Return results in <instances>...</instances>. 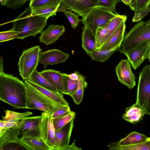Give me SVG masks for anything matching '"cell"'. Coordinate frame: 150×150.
<instances>
[{
    "instance_id": "obj_4",
    "label": "cell",
    "mask_w": 150,
    "mask_h": 150,
    "mask_svg": "<svg viewBox=\"0 0 150 150\" xmlns=\"http://www.w3.org/2000/svg\"><path fill=\"white\" fill-rule=\"evenodd\" d=\"M26 88V108L38 110L50 115L63 105L48 98L33 86L24 82Z\"/></svg>"
},
{
    "instance_id": "obj_33",
    "label": "cell",
    "mask_w": 150,
    "mask_h": 150,
    "mask_svg": "<svg viewBox=\"0 0 150 150\" xmlns=\"http://www.w3.org/2000/svg\"><path fill=\"white\" fill-rule=\"evenodd\" d=\"M23 149L31 150L22 142L19 138L8 141L0 147V150Z\"/></svg>"
},
{
    "instance_id": "obj_44",
    "label": "cell",
    "mask_w": 150,
    "mask_h": 150,
    "mask_svg": "<svg viewBox=\"0 0 150 150\" xmlns=\"http://www.w3.org/2000/svg\"><path fill=\"white\" fill-rule=\"evenodd\" d=\"M125 5L128 6L131 10L134 11V6L133 0H121Z\"/></svg>"
},
{
    "instance_id": "obj_43",
    "label": "cell",
    "mask_w": 150,
    "mask_h": 150,
    "mask_svg": "<svg viewBox=\"0 0 150 150\" xmlns=\"http://www.w3.org/2000/svg\"><path fill=\"white\" fill-rule=\"evenodd\" d=\"M80 73L77 71L68 74V76L71 79L74 81H78L79 79Z\"/></svg>"
},
{
    "instance_id": "obj_1",
    "label": "cell",
    "mask_w": 150,
    "mask_h": 150,
    "mask_svg": "<svg viewBox=\"0 0 150 150\" xmlns=\"http://www.w3.org/2000/svg\"><path fill=\"white\" fill-rule=\"evenodd\" d=\"M0 100L17 109L26 108V85L17 77L0 74Z\"/></svg>"
},
{
    "instance_id": "obj_32",
    "label": "cell",
    "mask_w": 150,
    "mask_h": 150,
    "mask_svg": "<svg viewBox=\"0 0 150 150\" xmlns=\"http://www.w3.org/2000/svg\"><path fill=\"white\" fill-rule=\"evenodd\" d=\"M76 116L75 112L71 111L62 116L52 119L55 130L60 129L70 121L74 120Z\"/></svg>"
},
{
    "instance_id": "obj_45",
    "label": "cell",
    "mask_w": 150,
    "mask_h": 150,
    "mask_svg": "<svg viewBox=\"0 0 150 150\" xmlns=\"http://www.w3.org/2000/svg\"><path fill=\"white\" fill-rule=\"evenodd\" d=\"M75 140L71 144L69 145L67 147L65 150H81V148L79 147L76 146L75 144Z\"/></svg>"
},
{
    "instance_id": "obj_7",
    "label": "cell",
    "mask_w": 150,
    "mask_h": 150,
    "mask_svg": "<svg viewBox=\"0 0 150 150\" xmlns=\"http://www.w3.org/2000/svg\"><path fill=\"white\" fill-rule=\"evenodd\" d=\"M117 14L96 6L81 21L84 26L87 27L95 35L98 27L105 25Z\"/></svg>"
},
{
    "instance_id": "obj_39",
    "label": "cell",
    "mask_w": 150,
    "mask_h": 150,
    "mask_svg": "<svg viewBox=\"0 0 150 150\" xmlns=\"http://www.w3.org/2000/svg\"><path fill=\"white\" fill-rule=\"evenodd\" d=\"M1 6L16 9L21 7L25 4L24 0H0Z\"/></svg>"
},
{
    "instance_id": "obj_20",
    "label": "cell",
    "mask_w": 150,
    "mask_h": 150,
    "mask_svg": "<svg viewBox=\"0 0 150 150\" xmlns=\"http://www.w3.org/2000/svg\"><path fill=\"white\" fill-rule=\"evenodd\" d=\"M145 114L144 110L136 103L126 108L125 113L122 115V118L129 122L135 124L142 120Z\"/></svg>"
},
{
    "instance_id": "obj_23",
    "label": "cell",
    "mask_w": 150,
    "mask_h": 150,
    "mask_svg": "<svg viewBox=\"0 0 150 150\" xmlns=\"http://www.w3.org/2000/svg\"><path fill=\"white\" fill-rule=\"evenodd\" d=\"M20 140L31 150H52L41 139L31 136H22Z\"/></svg>"
},
{
    "instance_id": "obj_14",
    "label": "cell",
    "mask_w": 150,
    "mask_h": 150,
    "mask_svg": "<svg viewBox=\"0 0 150 150\" xmlns=\"http://www.w3.org/2000/svg\"><path fill=\"white\" fill-rule=\"evenodd\" d=\"M74 126L73 120L60 129L55 130V146L53 150H65L69 145Z\"/></svg>"
},
{
    "instance_id": "obj_47",
    "label": "cell",
    "mask_w": 150,
    "mask_h": 150,
    "mask_svg": "<svg viewBox=\"0 0 150 150\" xmlns=\"http://www.w3.org/2000/svg\"><path fill=\"white\" fill-rule=\"evenodd\" d=\"M148 59H149V62H150V44L149 48V50L148 57Z\"/></svg>"
},
{
    "instance_id": "obj_9",
    "label": "cell",
    "mask_w": 150,
    "mask_h": 150,
    "mask_svg": "<svg viewBox=\"0 0 150 150\" xmlns=\"http://www.w3.org/2000/svg\"><path fill=\"white\" fill-rule=\"evenodd\" d=\"M50 115L46 112L42 113L40 130L42 139L53 150L55 146V129Z\"/></svg>"
},
{
    "instance_id": "obj_36",
    "label": "cell",
    "mask_w": 150,
    "mask_h": 150,
    "mask_svg": "<svg viewBox=\"0 0 150 150\" xmlns=\"http://www.w3.org/2000/svg\"><path fill=\"white\" fill-rule=\"evenodd\" d=\"M19 33L12 28L6 31L0 32V42L8 41L15 39H18Z\"/></svg>"
},
{
    "instance_id": "obj_48",
    "label": "cell",
    "mask_w": 150,
    "mask_h": 150,
    "mask_svg": "<svg viewBox=\"0 0 150 150\" xmlns=\"http://www.w3.org/2000/svg\"><path fill=\"white\" fill-rule=\"evenodd\" d=\"M90 0L94 2V3H96V4H97V2H98V0Z\"/></svg>"
},
{
    "instance_id": "obj_25",
    "label": "cell",
    "mask_w": 150,
    "mask_h": 150,
    "mask_svg": "<svg viewBox=\"0 0 150 150\" xmlns=\"http://www.w3.org/2000/svg\"><path fill=\"white\" fill-rule=\"evenodd\" d=\"M108 149L111 150H150V137L144 142L128 146H120L116 142L110 143Z\"/></svg>"
},
{
    "instance_id": "obj_21",
    "label": "cell",
    "mask_w": 150,
    "mask_h": 150,
    "mask_svg": "<svg viewBox=\"0 0 150 150\" xmlns=\"http://www.w3.org/2000/svg\"><path fill=\"white\" fill-rule=\"evenodd\" d=\"M26 83L33 86L44 95L53 100L64 105H69L63 96L59 91H53L43 88L34 83L28 79L25 80Z\"/></svg>"
},
{
    "instance_id": "obj_12",
    "label": "cell",
    "mask_w": 150,
    "mask_h": 150,
    "mask_svg": "<svg viewBox=\"0 0 150 150\" xmlns=\"http://www.w3.org/2000/svg\"><path fill=\"white\" fill-rule=\"evenodd\" d=\"M69 57V54L58 49L49 50L40 52L39 63L46 69L48 65L53 66L66 62Z\"/></svg>"
},
{
    "instance_id": "obj_37",
    "label": "cell",
    "mask_w": 150,
    "mask_h": 150,
    "mask_svg": "<svg viewBox=\"0 0 150 150\" xmlns=\"http://www.w3.org/2000/svg\"><path fill=\"white\" fill-rule=\"evenodd\" d=\"M63 12L70 22L71 27L74 29L76 28L79 23L81 21V20H80L79 18V15L68 10Z\"/></svg>"
},
{
    "instance_id": "obj_46",
    "label": "cell",
    "mask_w": 150,
    "mask_h": 150,
    "mask_svg": "<svg viewBox=\"0 0 150 150\" xmlns=\"http://www.w3.org/2000/svg\"><path fill=\"white\" fill-rule=\"evenodd\" d=\"M3 57L1 56L0 57V74L4 72Z\"/></svg>"
},
{
    "instance_id": "obj_24",
    "label": "cell",
    "mask_w": 150,
    "mask_h": 150,
    "mask_svg": "<svg viewBox=\"0 0 150 150\" xmlns=\"http://www.w3.org/2000/svg\"><path fill=\"white\" fill-rule=\"evenodd\" d=\"M133 3L134 12L132 21L133 22H137L141 21L145 15L150 0H133Z\"/></svg>"
},
{
    "instance_id": "obj_28",
    "label": "cell",
    "mask_w": 150,
    "mask_h": 150,
    "mask_svg": "<svg viewBox=\"0 0 150 150\" xmlns=\"http://www.w3.org/2000/svg\"><path fill=\"white\" fill-rule=\"evenodd\" d=\"M88 83L85 80V77L80 74L79 79L78 81V86L75 92L70 96L73 98L74 102L79 105L82 102L84 89L86 88Z\"/></svg>"
},
{
    "instance_id": "obj_19",
    "label": "cell",
    "mask_w": 150,
    "mask_h": 150,
    "mask_svg": "<svg viewBox=\"0 0 150 150\" xmlns=\"http://www.w3.org/2000/svg\"><path fill=\"white\" fill-rule=\"evenodd\" d=\"M82 47L89 55L97 49L95 35L87 27L84 26L81 35Z\"/></svg>"
},
{
    "instance_id": "obj_29",
    "label": "cell",
    "mask_w": 150,
    "mask_h": 150,
    "mask_svg": "<svg viewBox=\"0 0 150 150\" xmlns=\"http://www.w3.org/2000/svg\"><path fill=\"white\" fill-rule=\"evenodd\" d=\"M119 49L114 48L108 50H96L89 55L91 59L98 62H103L106 61Z\"/></svg>"
},
{
    "instance_id": "obj_10",
    "label": "cell",
    "mask_w": 150,
    "mask_h": 150,
    "mask_svg": "<svg viewBox=\"0 0 150 150\" xmlns=\"http://www.w3.org/2000/svg\"><path fill=\"white\" fill-rule=\"evenodd\" d=\"M150 44L148 41H145L124 54L134 70L139 68L142 63L148 59Z\"/></svg>"
},
{
    "instance_id": "obj_26",
    "label": "cell",
    "mask_w": 150,
    "mask_h": 150,
    "mask_svg": "<svg viewBox=\"0 0 150 150\" xmlns=\"http://www.w3.org/2000/svg\"><path fill=\"white\" fill-rule=\"evenodd\" d=\"M148 137L144 134L134 131L116 143L120 146L132 145L145 142L147 140Z\"/></svg>"
},
{
    "instance_id": "obj_8",
    "label": "cell",
    "mask_w": 150,
    "mask_h": 150,
    "mask_svg": "<svg viewBox=\"0 0 150 150\" xmlns=\"http://www.w3.org/2000/svg\"><path fill=\"white\" fill-rule=\"evenodd\" d=\"M61 7L57 12L69 10L84 18L96 4L90 0H60Z\"/></svg>"
},
{
    "instance_id": "obj_11",
    "label": "cell",
    "mask_w": 150,
    "mask_h": 150,
    "mask_svg": "<svg viewBox=\"0 0 150 150\" xmlns=\"http://www.w3.org/2000/svg\"><path fill=\"white\" fill-rule=\"evenodd\" d=\"M115 71L119 81L130 89L135 86L136 78L133 73L131 64L127 59L121 60L116 67Z\"/></svg>"
},
{
    "instance_id": "obj_22",
    "label": "cell",
    "mask_w": 150,
    "mask_h": 150,
    "mask_svg": "<svg viewBox=\"0 0 150 150\" xmlns=\"http://www.w3.org/2000/svg\"><path fill=\"white\" fill-rule=\"evenodd\" d=\"M127 19L126 15L117 14L109 22L107 33L103 40L97 46L96 50H99L117 30L120 25Z\"/></svg>"
},
{
    "instance_id": "obj_41",
    "label": "cell",
    "mask_w": 150,
    "mask_h": 150,
    "mask_svg": "<svg viewBox=\"0 0 150 150\" xmlns=\"http://www.w3.org/2000/svg\"><path fill=\"white\" fill-rule=\"evenodd\" d=\"M58 0H30L29 6L31 8L43 5Z\"/></svg>"
},
{
    "instance_id": "obj_42",
    "label": "cell",
    "mask_w": 150,
    "mask_h": 150,
    "mask_svg": "<svg viewBox=\"0 0 150 150\" xmlns=\"http://www.w3.org/2000/svg\"><path fill=\"white\" fill-rule=\"evenodd\" d=\"M21 122V121L17 122H11L5 121V127L7 130H8L11 128L18 127L20 125Z\"/></svg>"
},
{
    "instance_id": "obj_35",
    "label": "cell",
    "mask_w": 150,
    "mask_h": 150,
    "mask_svg": "<svg viewBox=\"0 0 150 150\" xmlns=\"http://www.w3.org/2000/svg\"><path fill=\"white\" fill-rule=\"evenodd\" d=\"M121 2V0H98L96 6L117 13L115 10L116 6Z\"/></svg>"
},
{
    "instance_id": "obj_6",
    "label": "cell",
    "mask_w": 150,
    "mask_h": 150,
    "mask_svg": "<svg viewBox=\"0 0 150 150\" xmlns=\"http://www.w3.org/2000/svg\"><path fill=\"white\" fill-rule=\"evenodd\" d=\"M41 52L38 45L24 50L23 51L19 59L18 65L20 75L23 80L29 78L33 72L37 69Z\"/></svg>"
},
{
    "instance_id": "obj_15",
    "label": "cell",
    "mask_w": 150,
    "mask_h": 150,
    "mask_svg": "<svg viewBox=\"0 0 150 150\" xmlns=\"http://www.w3.org/2000/svg\"><path fill=\"white\" fill-rule=\"evenodd\" d=\"M65 31V27L63 25H48L46 29L40 32L39 37V41L47 45L54 43Z\"/></svg>"
},
{
    "instance_id": "obj_18",
    "label": "cell",
    "mask_w": 150,
    "mask_h": 150,
    "mask_svg": "<svg viewBox=\"0 0 150 150\" xmlns=\"http://www.w3.org/2000/svg\"><path fill=\"white\" fill-rule=\"evenodd\" d=\"M40 73L57 91L63 94L64 90L62 73L54 69H45Z\"/></svg>"
},
{
    "instance_id": "obj_5",
    "label": "cell",
    "mask_w": 150,
    "mask_h": 150,
    "mask_svg": "<svg viewBox=\"0 0 150 150\" xmlns=\"http://www.w3.org/2000/svg\"><path fill=\"white\" fill-rule=\"evenodd\" d=\"M150 115V65H146L139 74L136 102Z\"/></svg>"
},
{
    "instance_id": "obj_31",
    "label": "cell",
    "mask_w": 150,
    "mask_h": 150,
    "mask_svg": "<svg viewBox=\"0 0 150 150\" xmlns=\"http://www.w3.org/2000/svg\"><path fill=\"white\" fill-rule=\"evenodd\" d=\"M64 91L62 94L70 96L76 91L78 86V81L71 79L68 74L62 73Z\"/></svg>"
},
{
    "instance_id": "obj_34",
    "label": "cell",
    "mask_w": 150,
    "mask_h": 150,
    "mask_svg": "<svg viewBox=\"0 0 150 150\" xmlns=\"http://www.w3.org/2000/svg\"><path fill=\"white\" fill-rule=\"evenodd\" d=\"M19 126L8 129L0 137V147L8 141L18 138L21 133Z\"/></svg>"
},
{
    "instance_id": "obj_2",
    "label": "cell",
    "mask_w": 150,
    "mask_h": 150,
    "mask_svg": "<svg viewBox=\"0 0 150 150\" xmlns=\"http://www.w3.org/2000/svg\"><path fill=\"white\" fill-rule=\"evenodd\" d=\"M47 20L33 14L29 6L14 20L6 23L12 22V28L19 33L18 39L23 40L29 36L35 37L40 33L46 26Z\"/></svg>"
},
{
    "instance_id": "obj_49",
    "label": "cell",
    "mask_w": 150,
    "mask_h": 150,
    "mask_svg": "<svg viewBox=\"0 0 150 150\" xmlns=\"http://www.w3.org/2000/svg\"><path fill=\"white\" fill-rule=\"evenodd\" d=\"M30 0H24L25 3V4L26 2H27L28 1Z\"/></svg>"
},
{
    "instance_id": "obj_16",
    "label": "cell",
    "mask_w": 150,
    "mask_h": 150,
    "mask_svg": "<svg viewBox=\"0 0 150 150\" xmlns=\"http://www.w3.org/2000/svg\"><path fill=\"white\" fill-rule=\"evenodd\" d=\"M125 28V22H123L99 50L119 49L124 37Z\"/></svg>"
},
{
    "instance_id": "obj_38",
    "label": "cell",
    "mask_w": 150,
    "mask_h": 150,
    "mask_svg": "<svg viewBox=\"0 0 150 150\" xmlns=\"http://www.w3.org/2000/svg\"><path fill=\"white\" fill-rule=\"evenodd\" d=\"M109 22L105 25L98 27L96 30L95 35L97 47L107 33Z\"/></svg>"
},
{
    "instance_id": "obj_30",
    "label": "cell",
    "mask_w": 150,
    "mask_h": 150,
    "mask_svg": "<svg viewBox=\"0 0 150 150\" xmlns=\"http://www.w3.org/2000/svg\"><path fill=\"white\" fill-rule=\"evenodd\" d=\"M4 112L5 116L2 117V120L11 122H18L24 117L29 116L33 114L32 112L28 111L24 112H18L11 110H6Z\"/></svg>"
},
{
    "instance_id": "obj_27",
    "label": "cell",
    "mask_w": 150,
    "mask_h": 150,
    "mask_svg": "<svg viewBox=\"0 0 150 150\" xmlns=\"http://www.w3.org/2000/svg\"><path fill=\"white\" fill-rule=\"evenodd\" d=\"M28 79L43 88L51 91H57L56 88L42 76L37 69L33 72L30 77Z\"/></svg>"
},
{
    "instance_id": "obj_3",
    "label": "cell",
    "mask_w": 150,
    "mask_h": 150,
    "mask_svg": "<svg viewBox=\"0 0 150 150\" xmlns=\"http://www.w3.org/2000/svg\"><path fill=\"white\" fill-rule=\"evenodd\" d=\"M150 43V19L141 21L135 24L124 36L118 51L124 54L141 43Z\"/></svg>"
},
{
    "instance_id": "obj_17",
    "label": "cell",
    "mask_w": 150,
    "mask_h": 150,
    "mask_svg": "<svg viewBox=\"0 0 150 150\" xmlns=\"http://www.w3.org/2000/svg\"><path fill=\"white\" fill-rule=\"evenodd\" d=\"M61 5V1L58 0L40 6L30 8L33 14L40 16L47 19L51 16L56 15L58 9Z\"/></svg>"
},
{
    "instance_id": "obj_13",
    "label": "cell",
    "mask_w": 150,
    "mask_h": 150,
    "mask_svg": "<svg viewBox=\"0 0 150 150\" xmlns=\"http://www.w3.org/2000/svg\"><path fill=\"white\" fill-rule=\"evenodd\" d=\"M41 116H28L21 120L19 128L22 136H31L41 139L40 130Z\"/></svg>"
},
{
    "instance_id": "obj_40",
    "label": "cell",
    "mask_w": 150,
    "mask_h": 150,
    "mask_svg": "<svg viewBox=\"0 0 150 150\" xmlns=\"http://www.w3.org/2000/svg\"><path fill=\"white\" fill-rule=\"evenodd\" d=\"M71 111L69 106L64 105L58 108L50 115L52 119L62 116Z\"/></svg>"
}]
</instances>
